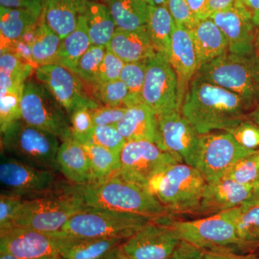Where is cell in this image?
<instances>
[{"label": "cell", "mask_w": 259, "mask_h": 259, "mask_svg": "<svg viewBox=\"0 0 259 259\" xmlns=\"http://www.w3.org/2000/svg\"><path fill=\"white\" fill-rule=\"evenodd\" d=\"M0 253L22 259H61L54 233L20 227L0 233Z\"/></svg>", "instance_id": "17"}, {"label": "cell", "mask_w": 259, "mask_h": 259, "mask_svg": "<svg viewBox=\"0 0 259 259\" xmlns=\"http://www.w3.org/2000/svg\"><path fill=\"white\" fill-rule=\"evenodd\" d=\"M248 118L253 121L259 127V98L255 106L253 107L249 115H248Z\"/></svg>", "instance_id": "55"}, {"label": "cell", "mask_w": 259, "mask_h": 259, "mask_svg": "<svg viewBox=\"0 0 259 259\" xmlns=\"http://www.w3.org/2000/svg\"><path fill=\"white\" fill-rule=\"evenodd\" d=\"M75 188L86 207L134 213L153 218L169 214L147 189L117 175L86 185H75Z\"/></svg>", "instance_id": "2"}, {"label": "cell", "mask_w": 259, "mask_h": 259, "mask_svg": "<svg viewBox=\"0 0 259 259\" xmlns=\"http://www.w3.org/2000/svg\"><path fill=\"white\" fill-rule=\"evenodd\" d=\"M92 46L85 19L79 14L76 29L62 39L55 64L72 71L81 56Z\"/></svg>", "instance_id": "32"}, {"label": "cell", "mask_w": 259, "mask_h": 259, "mask_svg": "<svg viewBox=\"0 0 259 259\" xmlns=\"http://www.w3.org/2000/svg\"><path fill=\"white\" fill-rule=\"evenodd\" d=\"M35 76L49 89L69 117L78 109L93 110L100 106L89 96L79 78L64 66L55 64L40 66L35 69Z\"/></svg>", "instance_id": "15"}, {"label": "cell", "mask_w": 259, "mask_h": 259, "mask_svg": "<svg viewBox=\"0 0 259 259\" xmlns=\"http://www.w3.org/2000/svg\"><path fill=\"white\" fill-rule=\"evenodd\" d=\"M95 101L100 105L129 107L143 102L130 93L125 83L121 80L93 85Z\"/></svg>", "instance_id": "35"}, {"label": "cell", "mask_w": 259, "mask_h": 259, "mask_svg": "<svg viewBox=\"0 0 259 259\" xmlns=\"http://www.w3.org/2000/svg\"><path fill=\"white\" fill-rule=\"evenodd\" d=\"M238 1L239 0H207L204 10V19L209 18L214 13L233 8L236 6Z\"/></svg>", "instance_id": "50"}, {"label": "cell", "mask_w": 259, "mask_h": 259, "mask_svg": "<svg viewBox=\"0 0 259 259\" xmlns=\"http://www.w3.org/2000/svg\"><path fill=\"white\" fill-rule=\"evenodd\" d=\"M106 51L107 47L92 46L81 56L72 72L80 79L93 86L97 83L99 69Z\"/></svg>", "instance_id": "37"}, {"label": "cell", "mask_w": 259, "mask_h": 259, "mask_svg": "<svg viewBox=\"0 0 259 259\" xmlns=\"http://www.w3.org/2000/svg\"><path fill=\"white\" fill-rule=\"evenodd\" d=\"M204 259H259L253 253L245 254L233 252H204Z\"/></svg>", "instance_id": "51"}, {"label": "cell", "mask_w": 259, "mask_h": 259, "mask_svg": "<svg viewBox=\"0 0 259 259\" xmlns=\"http://www.w3.org/2000/svg\"><path fill=\"white\" fill-rule=\"evenodd\" d=\"M59 171L72 185H83L93 182L88 155L82 144L74 139L62 142L56 156Z\"/></svg>", "instance_id": "24"}, {"label": "cell", "mask_w": 259, "mask_h": 259, "mask_svg": "<svg viewBox=\"0 0 259 259\" xmlns=\"http://www.w3.org/2000/svg\"><path fill=\"white\" fill-rule=\"evenodd\" d=\"M160 148L197 168L200 151V135L181 111L157 116Z\"/></svg>", "instance_id": "16"}, {"label": "cell", "mask_w": 259, "mask_h": 259, "mask_svg": "<svg viewBox=\"0 0 259 259\" xmlns=\"http://www.w3.org/2000/svg\"><path fill=\"white\" fill-rule=\"evenodd\" d=\"M102 1H104V0H102Z\"/></svg>", "instance_id": "61"}, {"label": "cell", "mask_w": 259, "mask_h": 259, "mask_svg": "<svg viewBox=\"0 0 259 259\" xmlns=\"http://www.w3.org/2000/svg\"><path fill=\"white\" fill-rule=\"evenodd\" d=\"M28 42L35 69L55 64L62 39L46 23L41 17L37 26L30 33Z\"/></svg>", "instance_id": "29"}, {"label": "cell", "mask_w": 259, "mask_h": 259, "mask_svg": "<svg viewBox=\"0 0 259 259\" xmlns=\"http://www.w3.org/2000/svg\"><path fill=\"white\" fill-rule=\"evenodd\" d=\"M168 60L176 71L180 94L184 98L190 81L198 72L200 66L190 30L175 23Z\"/></svg>", "instance_id": "20"}, {"label": "cell", "mask_w": 259, "mask_h": 259, "mask_svg": "<svg viewBox=\"0 0 259 259\" xmlns=\"http://www.w3.org/2000/svg\"><path fill=\"white\" fill-rule=\"evenodd\" d=\"M175 22L166 6H150L147 22L148 35L156 52L169 59ZM169 61V60H168Z\"/></svg>", "instance_id": "33"}, {"label": "cell", "mask_w": 259, "mask_h": 259, "mask_svg": "<svg viewBox=\"0 0 259 259\" xmlns=\"http://www.w3.org/2000/svg\"><path fill=\"white\" fill-rule=\"evenodd\" d=\"M206 182L197 168L175 163L150 181L147 190L168 214H194L198 208Z\"/></svg>", "instance_id": "4"}, {"label": "cell", "mask_w": 259, "mask_h": 259, "mask_svg": "<svg viewBox=\"0 0 259 259\" xmlns=\"http://www.w3.org/2000/svg\"><path fill=\"white\" fill-rule=\"evenodd\" d=\"M251 253H253V254L256 255V256L259 258V246L258 248H255V249L253 250V252H251Z\"/></svg>", "instance_id": "60"}, {"label": "cell", "mask_w": 259, "mask_h": 259, "mask_svg": "<svg viewBox=\"0 0 259 259\" xmlns=\"http://www.w3.org/2000/svg\"><path fill=\"white\" fill-rule=\"evenodd\" d=\"M255 206H259V177L253 184L249 197L241 206V209L245 211Z\"/></svg>", "instance_id": "52"}, {"label": "cell", "mask_w": 259, "mask_h": 259, "mask_svg": "<svg viewBox=\"0 0 259 259\" xmlns=\"http://www.w3.org/2000/svg\"><path fill=\"white\" fill-rule=\"evenodd\" d=\"M181 241L167 214L150 221L126 240L121 248L132 259H168Z\"/></svg>", "instance_id": "13"}, {"label": "cell", "mask_w": 259, "mask_h": 259, "mask_svg": "<svg viewBox=\"0 0 259 259\" xmlns=\"http://www.w3.org/2000/svg\"><path fill=\"white\" fill-rule=\"evenodd\" d=\"M255 51L259 57V28L257 30L256 36H255Z\"/></svg>", "instance_id": "58"}, {"label": "cell", "mask_w": 259, "mask_h": 259, "mask_svg": "<svg viewBox=\"0 0 259 259\" xmlns=\"http://www.w3.org/2000/svg\"><path fill=\"white\" fill-rule=\"evenodd\" d=\"M150 6H166L168 0H144Z\"/></svg>", "instance_id": "57"}, {"label": "cell", "mask_w": 259, "mask_h": 259, "mask_svg": "<svg viewBox=\"0 0 259 259\" xmlns=\"http://www.w3.org/2000/svg\"><path fill=\"white\" fill-rule=\"evenodd\" d=\"M241 2L249 12L256 28H259V0H241Z\"/></svg>", "instance_id": "53"}, {"label": "cell", "mask_w": 259, "mask_h": 259, "mask_svg": "<svg viewBox=\"0 0 259 259\" xmlns=\"http://www.w3.org/2000/svg\"><path fill=\"white\" fill-rule=\"evenodd\" d=\"M197 74L240 95L253 108L258 101L259 57L255 51L245 55L228 52L202 65Z\"/></svg>", "instance_id": "8"}, {"label": "cell", "mask_w": 259, "mask_h": 259, "mask_svg": "<svg viewBox=\"0 0 259 259\" xmlns=\"http://www.w3.org/2000/svg\"><path fill=\"white\" fill-rule=\"evenodd\" d=\"M38 17L32 12L0 7L1 50L21 40L38 23Z\"/></svg>", "instance_id": "27"}, {"label": "cell", "mask_w": 259, "mask_h": 259, "mask_svg": "<svg viewBox=\"0 0 259 259\" xmlns=\"http://www.w3.org/2000/svg\"><path fill=\"white\" fill-rule=\"evenodd\" d=\"M54 172L30 166L1 152L0 182L3 191L24 199L42 195L57 190Z\"/></svg>", "instance_id": "14"}, {"label": "cell", "mask_w": 259, "mask_h": 259, "mask_svg": "<svg viewBox=\"0 0 259 259\" xmlns=\"http://www.w3.org/2000/svg\"><path fill=\"white\" fill-rule=\"evenodd\" d=\"M243 147L257 150L259 147V127L249 118L229 131Z\"/></svg>", "instance_id": "46"}, {"label": "cell", "mask_w": 259, "mask_h": 259, "mask_svg": "<svg viewBox=\"0 0 259 259\" xmlns=\"http://www.w3.org/2000/svg\"><path fill=\"white\" fill-rule=\"evenodd\" d=\"M90 143H94L120 155L127 141L115 125H106L95 126Z\"/></svg>", "instance_id": "41"}, {"label": "cell", "mask_w": 259, "mask_h": 259, "mask_svg": "<svg viewBox=\"0 0 259 259\" xmlns=\"http://www.w3.org/2000/svg\"><path fill=\"white\" fill-rule=\"evenodd\" d=\"M241 146L231 133L214 131L200 135V151L197 168L206 183L221 180L241 158L254 152Z\"/></svg>", "instance_id": "12"}, {"label": "cell", "mask_w": 259, "mask_h": 259, "mask_svg": "<svg viewBox=\"0 0 259 259\" xmlns=\"http://www.w3.org/2000/svg\"><path fill=\"white\" fill-rule=\"evenodd\" d=\"M20 107L22 119L29 125L55 135L61 142L73 139L69 116L44 83L27 80Z\"/></svg>", "instance_id": "9"}, {"label": "cell", "mask_w": 259, "mask_h": 259, "mask_svg": "<svg viewBox=\"0 0 259 259\" xmlns=\"http://www.w3.org/2000/svg\"><path fill=\"white\" fill-rule=\"evenodd\" d=\"M0 259H22L17 258L13 255L8 254V253H0Z\"/></svg>", "instance_id": "59"}, {"label": "cell", "mask_w": 259, "mask_h": 259, "mask_svg": "<svg viewBox=\"0 0 259 259\" xmlns=\"http://www.w3.org/2000/svg\"><path fill=\"white\" fill-rule=\"evenodd\" d=\"M85 207L74 185H61L49 193L24 199L14 227L56 233Z\"/></svg>", "instance_id": "3"}, {"label": "cell", "mask_w": 259, "mask_h": 259, "mask_svg": "<svg viewBox=\"0 0 259 259\" xmlns=\"http://www.w3.org/2000/svg\"><path fill=\"white\" fill-rule=\"evenodd\" d=\"M23 199L17 194L2 190L0 195V233L14 228L15 220Z\"/></svg>", "instance_id": "39"}, {"label": "cell", "mask_w": 259, "mask_h": 259, "mask_svg": "<svg viewBox=\"0 0 259 259\" xmlns=\"http://www.w3.org/2000/svg\"><path fill=\"white\" fill-rule=\"evenodd\" d=\"M34 68L32 64L13 51L1 50V95L7 93H22L24 84L31 74Z\"/></svg>", "instance_id": "30"}, {"label": "cell", "mask_w": 259, "mask_h": 259, "mask_svg": "<svg viewBox=\"0 0 259 259\" xmlns=\"http://www.w3.org/2000/svg\"><path fill=\"white\" fill-rule=\"evenodd\" d=\"M59 139L55 135L17 120L1 134V152L30 166L59 171L56 156Z\"/></svg>", "instance_id": "6"}, {"label": "cell", "mask_w": 259, "mask_h": 259, "mask_svg": "<svg viewBox=\"0 0 259 259\" xmlns=\"http://www.w3.org/2000/svg\"><path fill=\"white\" fill-rule=\"evenodd\" d=\"M127 107H109L100 105L91 110L95 126L117 125L125 115Z\"/></svg>", "instance_id": "47"}, {"label": "cell", "mask_w": 259, "mask_h": 259, "mask_svg": "<svg viewBox=\"0 0 259 259\" xmlns=\"http://www.w3.org/2000/svg\"><path fill=\"white\" fill-rule=\"evenodd\" d=\"M3 8L29 10L40 18L42 10V0H0Z\"/></svg>", "instance_id": "48"}, {"label": "cell", "mask_w": 259, "mask_h": 259, "mask_svg": "<svg viewBox=\"0 0 259 259\" xmlns=\"http://www.w3.org/2000/svg\"><path fill=\"white\" fill-rule=\"evenodd\" d=\"M76 3L79 14L86 21L93 46L107 47L117 29L107 5L97 0H76Z\"/></svg>", "instance_id": "25"}, {"label": "cell", "mask_w": 259, "mask_h": 259, "mask_svg": "<svg viewBox=\"0 0 259 259\" xmlns=\"http://www.w3.org/2000/svg\"><path fill=\"white\" fill-rule=\"evenodd\" d=\"M241 207L193 221L171 219L182 241L204 252L247 253L237 233L236 222Z\"/></svg>", "instance_id": "5"}, {"label": "cell", "mask_w": 259, "mask_h": 259, "mask_svg": "<svg viewBox=\"0 0 259 259\" xmlns=\"http://www.w3.org/2000/svg\"><path fill=\"white\" fill-rule=\"evenodd\" d=\"M251 185H243L228 178L206 183L198 208L194 214L209 217L228 209L241 207L249 197Z\"/></svg>", "instance_id": "19"}, {"label": "cell", "mask_w": 259, "mask_h": 259, "mask_svg": "<svg viewBox=\"0 0 259 259\" xmlns=\"http://www.w3.org/2000/svg\"><path fill=\"white\" fill-rule=\"evenodd\" d=\"M146 69V60L125 63L120 76V80L125 83L131 95L141 100Z\"/></svg>", "instance_id": "42"}, {"label": "cell", "mask_w": 259, "mask_h": 259, "mask_svg": "<svg viewBox=\"0 0 259 259\" xmlns=\"http://www.w3.org/2000/svg\"><path fill=\"white\" fill-rule=\"evenodd\" d=\"M70 123L73 139L82 145L91 141L95 127L91 110L88 108L78 109L70 117Z\"/></svg>", "instance_id": "40"}, {"label": "cell", "mask_w": 259, "mask_h": 259, "mask_svg": "<svg viewBox=\"0 0 259 259\" xmlns=\"http://www.w3.org/2000/svg\"><path fill=\"white\" fill-rule=\"evenodd\" d=\"M107 49L125 63L147 60L156 53L147 26L134 31L116 29Z\"/></svg>", "instance_id": "23"}, {"label": "cell", "mask_w": 259, "mask_h": 259, "mask_svg": "<svg viewBox=\"0 0 259 259\" xmlns=\"http://www.w3.org/2000/svg\"><path fill=\"white\" fill-rule=\"evenodd\" d=\"M116 127L127 142L147 141L160 147L157 115L144 102L127 107Z\"/></svg>", "instance_id": "22"}, {"label": "cell", "mask_w": 259, "mask_h": 259, "mask_svg": "<svg viewBox=\"0 0 259 259\" xmlns=\"http://www.w3.org/2000/svg\"><path fill=\"white\" fill-rule=\"evenodd\" d=\"M125 64V63L121 60L120 58L107 49L99 69L97 83L95 84L110 82L120 79L121 71Z\"/></svg>", "instance_id": "45"}, {"label": "cell", "mask_w": 259, "mask_h": 259, "mask_svg": "<svg viewBox=\"0 0 259 259\" xmlns=\"http://www.w3.org/2000/svg\"><path fill=\"white\" fill-rule=\"evenodd\" d=\"M168 259H204V252L187 242L181 241Z\"/></svg>", "instance_id": "49"}, {"label": "cell", "mask_w": 259, "mask_h": 259, "mask_svg": "<svg viewBox=\"0 0 259 259\" xmlns=\"http://www.w3.org/2000/svg\"><path fill=\"white\" fill-rule=\"evenodd\" d=\"M23 93V92H22ZM22 93H7L0 98V131L1 134L13 122L22 119Z\"/></svg>", "instance_id": "43"}, {"label": "cell", "mask_w": 259, "mask_h": 259, "mask_svg": "<svg viewBox=\"0 0 259 259\" xmlns=\"http://www.w3.org/2000/svg\"><path fill=\"white\" fill-rule=\"evenodd\" d=\"M141 98L157 116L181 111L184 98L176 71L168 59L157 52L146 60Z\"/></svg>", "instance_id": "11"}, {"label": "cell", "mask_w": 259, "mask_h": 259, "mask_svg": "<svg viewBox=\"0 0 259 259\" xmlns=\"http://www.w3.org/2000/svg\"><path fill=\"white\" fill-rule=\"evenodd\" d=\"M225 177L241 185L253 186L259 177V150L238 160Z\"/></svg>", "instance_id": "38"}, {"label": "cell", "mask_w": 259, "mask_h": 259, "mask_svg": "<svg viewBox=\"0 0 259 259\" xmlns=\"http://www.w3.org/2000/svg\"><path fill=\"white\" fill-rule=\"evenodd\" d=\"M237 233L247 253L259 246V206L241 211L237 219Z\"/></svg>", "instance_id": "36"}, {"label": "cell", "mask_w": 259, "mask_h": 259, "mask_svg": "<svg viewBox=\"0 0 259 259\" xmlns=\"http://www.w3.org/2000/svg\"><path fill=\"white\" fill-rule=\"evenodd\" d=\"M107 259H132L130 258L128 255H126L125 253H124L123 250L121 248V246L119 247L117 250L114 252L113 253L110 257H109Z\"/></svg>", "instance_id": "56"}, {"label": "cell", "mask_w": 259, "mask_h": 259, "mask_svg": "<svg viewBox=\"0 0 259 259\" xmlns=\"http://www.w3.org/2000/svg\"><path fill=\"white\" fill-rule=\"evenodd\" d=\"M191 10L199 20H203L207 0H187Z\"/></svg>", "instance_id": "54"}, {"label": "cell", "mask_w": 259, "mask_h": 259, "mask_svg": "<svg viewBox=\"0 0 259 259\" xmlns=\"http://www.w3.org/2000/svg\"><path fill=\"white\" fill-rule=\"evenodd\" d=\"M58 248L61 259H107L126 240L121 238H88L68 236L59 232Z\"/></svg>", "instance_id": "21"}, {"label": "cell", "mask_w": 259, "mask_h": 259, "mask_svg": "<svg viewBox=\"0 0 259 259\" xmlns=\"http://www.w3.org/2000/svg\"><path fill=\"white\" fill-rule=\"evenodd\" d=\"M166 7L176 25L190 30L198 23L187 0H168Z\"/></svg>", "instance_id": "44"}, {"label": "cell", "mask_w": 259, "mask_h": 259, "mask_svg": "<svg viewBox=\"0 0 259 259\" xmlns=\"http://www.w3.org/2000/svg\"><path fill=\"white\" fill-rule=\"evenodd\" d=\"M209 18L212 19L226 36L228 52L245 55L255 51L258 28L241 0L233 8L214 13Z\"/></svg>", "instance_id": "18"}, {"label": "cell", "mask_w": 259, "mask_h": 259, "mask_svg": "<svg viewBox=\"0 0 259 259\" xmlns=\"http://www.w3.org/2000/svg\"><path fill=\"white\" fill-rule=\"evenodd\" d=\"M41 18L61 39L76 28L79 18L76 0H42Z\"/></svg>", "instance_id": "28"}, {"label": "cell", "mask_w": 259, "mask_h": 259, "mask_svg": "<svg viewBox=\"0 0 259 259\" xmlns=\"http://www.w3.org/2000/svg\"><path fill=\"white\" fill-rule=\"evenodd\" d=\"M154 218L99 207H85L59 232L64 236L127 240Z\"/></svg>", "instance_id": "7"}, {"label": "cell", "mask_w": 259, "mask_h": 259, "mask_svg": "<svg viewBox=\"0 0 259 259\" xmlns=\"http://www.w3.org/2000/svg\"><path fill=\"white\" fill-rule=\"evenodd\" d=\"M82 146L90 161L93 181L108 178L118 171L120 155L94 143H88Z\"/></svg>", "instance_id": "34"}, {"label": "cell", "mask_w": 259, "mask_h": 259, "mask_svg": "<svg viewBox=\"0 0 259 259\" xmlns=\"http://www.w3.org/2000/svg\"><path fill=\"white\" fill-rule=\"evenodd\" d=\"M190 32L200 67L228 52L226 37L212 19L199 20Z\"/></svg>", "instance_id": "26"}, {"label": "cell", "mask_w": 259, "mask_h": 259, "mask_svg": "<svg viewBox=\"0 0 259 259\" xmlns=\"http://www.w3.org/2000/svg\"><path fill=\"white\" fill-rule=\"evenodd\" d=\"M116 28L127 31L146 28L149 5L144 0H104Z\"/></svg>", "instance_id": "31"}, {"label": "cell", "mask_w": 259, "mask_h": 259, "mask_svg": "<svg viewBox=\"0 0 259 259\" xmlns=\"http://www.w3.org/2000/svg\"><path fill=\"white\" fill-rule=\"evenodd\" d=\"M180 162L175 155L150 141H129L121 151L120 167L114 175L147 189L150 181L156 175Z\"/></svg>", "instance_id": "10"}, {"label": "cell", "mask_w": 259, "mask_h": 259, "mask_svg": "<svg viewBox=\"0 0 259 259\" xmlns=\"http://www.w3.org/2000/svg\"><path fill=\"white\" fill-rule=\"evenodd\" d=\"M251 105L237 94L196 74L186 91L181 112L199 135L235 128L248 119Z\"/></svg>", "instance_id": "1"}]
</instances>
